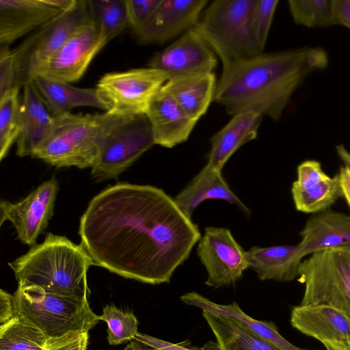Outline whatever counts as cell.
I'll return each instance as SVG.
<instances>
[{
    "label": "cell",
    "instance_id": "cell-1",
    "mask_svg": "<svg viewBox=\"0 0 350 350\" xmlns=\"http://www.w3.org/2000/svg\"><path fill=\"white\" fill-rule=\"evenodd\" d=\"M79 234L94 265L154 285L170 282L202 237L163 189L129 183L108 187L91 200Z\"/></svg>",
    "mask_w": 350,
    "mask_h": 350
},
{
    "label": "cell",
    "instance_id": "cell-2",
    "mask_svg": "<svg viewBox=\"0 0 350 350\" xmlns=\"http://www.w3.org/2000/svg\"><path fill=\"white\" fill-rule=\"evenodd\" d=\"M327 64L319 46L262 53L223 66L213 101L231 116L254 111L278 120L296 89Z\"/></svg>",
    "mask_w": 350,
    "mask_h": 350
},
{
    "label": "cell",
    "instance_id": "cell-3",
    "mask_svg": "<svg viewBox=\"0 0 350 350\" xmlns=\"http://www.w3.org/2000/svg\"><path fill=\"white\" fill-rule=\"evenodd\" d=\"M8 265L18 286H37L46 293L88 300L87 273L94 265L83 246L65 237L48 233Z\"/></svg>",
    "mask_w": 350,
    "mask_h": 350
},
{
    "label": "cell",
    "instance_id": "cell-4",
    "mask_svg": "<svg viewBox=\"0 0 350 350\" xmlns=\"http://www.w3.org/2000/svg\"><path fill=\"white\" fill-rule=\"evenodd\" d=\"M12 304L14 317L36 327L49 339L89 333L100 321L88 300L46 293L33 286H18Z\"/></svg>",
    "mask_w": 350,
    "mask_h": 350
},
{
    "label": "cell",
    "instance_id": "cell-5",
    "mask_svg": "<svg viewBox=\"0 0 350 350\" xmlns=\"http://www.w3.org/2000/svg\"><path fill=\"white\" fill-rule=\"evenodd\" d=\"M110 117L107 112L54 116L46 138L32 157L57 167H92Z\"/></svg>",
    "mask_w": 350,
    "mask_h": 350
},
{
    "label": "cell",
    "instance_id": "cell-6",
    "mask_svg": "<svg viewBox=\"0 0 350 350\" xmlns=\"http://www.w3.org/2000/svg\"><path fill=\"white\" fill-rule=\"evenodd\" d=\"M254 0H215L207 5L194 27L222 66L258 54L250 29Z\"/></svg>",
    "mask_w": 350,
    "mask_h": 350
},
{
    "label": "cell",
    "instance_id": "cell-7",
    "mask_svg": "<svg viewBox=\"0 0 350 350\" xmlns=\"http://www.w3.org/2000/svg\"><path fill=\"white\" fill-rule=\"evenodd\" d=\"M154 144L146 115L110 114L98 156L91 167L92 178L98 182L116 179Z\"/></svg>",
    "mask_w": 350,
    "mask_h": 350
},
{
    "label": "cell",
    "instance_id": "cell-8",
    "mask_svg": "<svg viewBox=\"0 0 350 350\" xmlns=\"http://www.w3.org/2000/svg\"><path fill=\"white\" fill-rule=\"evenodd\" d=\"M297 280L304 285L301 305L327 304L350 318V245L310 255Z\"/></svg>",
    "mask_w": 350,
    "mask_h": 350
},
{
    "label": "cell",
    "instance_id": "cell-9",
    "mask_svg": "<svg viewBox=\"0 0 350 350\" xmlns=\"http://www.w3.org/2000/svg\"><path fill=\"white\" fill-rule=\"evenodd\" d=\"M92 22L88 0H75L39 27L13 50L16 59L14 87L31 81L36 70L49 59L77 31Z\"/></svg>",
    "mask_w": 350,
    "mask_h": 350
},
{
    "label": "cell",
    "instance_id": "cell-10",
    "mask_svg": "<svg viewBox=\"0 0 350 350\" xmlns=\"http://www.w3.org/2000/svg\"><path fill=\"white\" fill-rule=\"evenodd\" d=\"M167 75L151 67L105 74L96 88L109 105L107 112L118 116L146 114Z\"/></svg>",
    "mask_w": 350,
    "mask_h": 350
},
{
    "label": "cell",
    "instance_id": "cell-11",
    "mask_svg": "<svg viewBox=\"0 0 350 350\" xmlns=\"http://www.w3.org/2000/svg\"><path fill=\"white\" fill-rule=\"evenodd\" d=\"M197 254L208 273L205 284L215 288L236 282L250 267L247 252L226 228H206Z\"/></svg>",
    "mask_w": 350,
    "mask_h": 350
},
{
    "label": "cell",
    "instance_id": "cell-12",
    "mask_svg": "<svg viewBox=\"0 0 350 350\" xmlns=\"http://www.w3.org/2000/svg\"><path fill=\"white\" fill-rule=\"evenodd\" d=\"M58 190V182L52 178L15 203L1 200L0 226L10 221L17 238L23 244L34 245L53 214Z\"/></svg>",
    "mask_w": 350,
    "mask_h": 350
},
{
    "label": "cell",
    "instance_id": "cell-13",
    "mask_svg": "<svg viewBox=\"0 0 350 350\" xmlns=\"http://www.w3.org/2000/svg\"><path fill=\"white\" fill-rule=\"evenodd\" d=\"M104 46L99 31L92 21L77 31L42 64L36 70L33 78L40 76L49 80L68 83L77 81Z\"/></svg>",
    "mask_w": 350,
    "mask_h": 350
},
{
    "label": "cell",
    "instance_id": "cell-14",
    "mask_svg": "<svg viewBox=\"0 0 350 350\" xmlns=\"http://www.w3.org/2000/svg\"><path fill=\"white\" fill-rule=\"evenodd\" d=\"M217 57L202 36L191 29L150 59L149 67L170 78L198 72H213Z\"/></svg>",
    "mask_w": 350,
    "mask_h": 350
},
{
    "label": "cell",
    "instance_id": "cell-15",
    "mask_svg": "<svg viewBox=\"0 0 350 350\" xmlns=\"http://www.w3.org/2000/svg\"><path fill=\"white\" fill-rule=\"evenodd\" d=\"M208 0H161L135 36L143 44H161L180 37L197 25Z\"/></svg>",
    "mask_w": 350,
    "mask_h": 350
},
{
    "label": "cell",
    "instance_id": "cell-16",
    "mask_svg": "<svg viewBox=\"0 0 350 350\" xmlns=\"http://www.w3.org/2000/svg\"><path fill=\"white\" fill-rule=\"evenodd\" d=\"M62 11L52 0H0V46H9Z\"/></svg>",
    "mask_w": 350,
    "mask_h": 350
},
{
    "label": "cell",
    "instance_id": "cell-17",
    "mask_svg": "<svg viewBox=\"0 0 350 350\" xmlns=\"http://www.w3.org/2000/svg\"><path fill=\"white\" fill-rule=\"evenodd\" d=\"M290 321L294 328L322 343L350 340V318L342 311L327 304L295 306Z\"/></svg>",
    "mask_w": 350,
    "mask_h": 350
},
{
    "label": "cell",
    "instance_id": "cell-18",
    "mask_svg": "<svg viewBox=\"0 0 350 350\" xmlns=\"http://www.w3.org/2000/svg\"><path fill=\"white\" fill-rule=\"evenodd\" d=\"M146 115L155 144L168 148L187 141L197 123L162 88L152 100Z\"/></svg>",
    "mask_w": 350,
    "mask_h": 350
},
{
    "label": "cell",
    "instance_id": "cell-19",
    "mask_svg": "<svg viewBox=\"0 0 350 350\" xmlns=\"http://www.w3.org/2000/svg\"><path fill=\"white\" fill-rule=\"evenodd\" d=\"M23 87L21 130L16 140V154L21 157H32L49 133L54 116L49 111L32 81Z\"/></svg>",
    "mask_w": 350,
    "mask_h": 350
},
{
    "label": "cell",
    "instance_id": "cell-20",
    "mask_svg": "<svg viewBox=\"0 0 350 350\" xmlns=\"http://www.w3.org/2000/svg\"><path fill=\"white\" fill-rule=\"evenodd\" d=\"M298 243L304 256L350 245V215L330 208L314 214L300 232Z\"/></svg>",
    "mask_w": 350,
    "mask_h": 350
},
{
    "label": "cell",
    "instance_id": "cell-21",
    "mask_svg": "<svg viewBox=\"0 0 350 350\" xmlns=\"http://www.w3.org/2000/svg\"><path fill=\"white\" fill-rule=\"evenodd\" d=\"M221 170L206 164L174 200L188 217L206 200H222L236 205L247 217L250 211L231 191L221 175Z\"/></svg>",
    "mask_w": 350,
    "mask_h": 350
},
{
    "label": "cell",
    "instance_id": "cell-22",
    "mask_svg": "<svg viewBox=\"0 0 350 350\" xmlns=\"http://www.w3.org/2000/svg\"><path fill=\"white\" fill-rule=\"evenodd\" d=\"M304 257L298 244L254 246L247 252L249 267L256 272L260 280L290 282L298 278Z\"/></svg>",
    "mask_w": 350,
    "mask_h": 350
},
{
    "label": "cell",
    "instance_id": "cell-23",
    "mask_svg": "<svg viewBox=\"0 0 350 350\" xmlns=\"http://www.w3.org/2000/svg\"><path fill=\"white\" fill-rule=\"evenodd\" d=\"M232 116L211 139L207 164L221 170L241 146L257 137L263 117L254 111H243Z\"/></svg>",
    "mask_w": 350,
    "mask_h": 350
},
{
    "label": "cell",
    "instance_id": "cell-24",
    "mask_svg": "<svg viewBox=\"0 0 350 350\" xmlns=\"http://www.w3.org/2000/svg\"><path fill=\"white\" fill-rule=\"evenodd\" d=\"M31 81L53 116L70 113L77 107H92L105 111L109 109V103L96 87L81 88L40 76L33 77Z\"/></svg>",
    "mask_w": 350,
    "mask_h": 350
},
{
    "label": "cell",
    "instance_id": "cell-25",
    "mask_svg": "<svg viewBox=\"0 0 350 350\" xmlns=\"http://www.w3.org/2000/svg\"><path fill=\"white\" fill-rule=\"evenodd\" d=\"M217 80L214 72L193 73L170 78L161 88L198 122L213 101Z\"/></svg>",
    "mask_w": 350,
    "mask_h": 350
},
{
    "label": "cell",
    "instance_id": "cell-26",
    "mask_svg": "<svg viewBox=\"0 0 350 350\" xmlns=\"http://www.w3.org/2000/svg\"><path fill=\"white\" fill-rule=\"evenodd\" d=\"M180 299L185 304L197 307L202 311L237 319L252 332L282 350H306L295 346L285 339L274 323L258 321L246 314L235 301L229 304H219L194 291L181 295Z\"/></svg>",
    "mask_w": 350,
    "mask_h": 350
},
{
    "label": "cell",
    "instance_id": "cell-27",
    "mask_svg": "<svg viewBox=\"0 0 350 350\" xmlns=\"http://www.w3.org/2000/svg\"><path fill=\"white\" fill-rule=\"evenodd\" d=\"M219 350H282L233 318L202 311Z\"/></svg>",
    "mask_w": 350,
    "mask_h": 350
},
{
    "label": "cell",
    "instance_id": "cell-28",
    "mask_svg": "<svg viewBox=\"0 0 350 350\" xmlns=\"http://www.w3.org/2000/svg\"><path fill=\"white\" fill-rule=\"evenodd\" d=\"M291 193L298 211L317 213L329 208L340 197H343L338 174L303 187L292 185Z\"/></svg>",
    "mask_w": 350,
    "mask_h": 350
},
{
    "label": "cell",
    "instance_id": "cell-29",
    "mask_svg": "<svg viewBox=\"0 0 350 350\" xmlns=\"http://www.w3.org/2000/svg\"><path fill=\"white\" fill-rule=\"evenodd\" d=\"M92 21L105 45L128 25L125 0H88Z\"/></svg>",
    "mask_w": 350,
    "mask_h": 350
},
{
    "label": "cell",
    "instance_id": "cell-30",
    "mask_svg": "<svg viewBox=\"0 0 350 350\" xmlns=\"http://www.w3.org/2000/svg\"><path fill=\"white\" fill-rule=\"evenodd\" d=\"M49 340L38 329L16 317L0 325V350H45Z\"/></svg>",
    "mask_w": 350,
    "mask_h": 350
},
{
    "label": "cell",
    "instance_id": "cell-31",
    "mask_svg": "<svg viewBox=\"0 0 350 350\" xmlns=\"http://www.w3.org/2000/svg\"><path fill=\"white\" fill-rule=\"evenodd\" d=\"M20 88L14 87L0 96V160L16 142L21 130Z\"/></svg>",
    "mask_w": 350,
    "mask_h": 350
},
{
    "label": "cell",
    "instance_id": "cell-32",
    "mask_svg": "<svg viewBox=\"0 0 350 350\" xmlns=\"http://www.w3.org/2000/svg\"><path fill=\"white\" fill-rule=\"evenodd\" d=\"M288 6L297 25L308 28L336 25L334 0H290Z\"/></svg>",
    "mask_w": 350,
    "mask_h": 350
},
{
    "label": "cell",
    "instance_id": "cell-33",
    "mask_svg": "<svg viewBox=\"0 0 350 350\" xmlns=\"http://www.w3.org/2000/svg\"><path fill=\"white\" fill-rule=\"evenodd\" d=\"M99 319L107 325V339L110 345L134 340L139 333L138 321L133 312L122 310L114 305L104 306Z\"/></svg>",
    "mask_w": 350,
    "mask_h": 350
},
{
    "label": "cell",
    "instance_id": "cell-34",
    "mask_svg": "<svg viewBox=\"0 0 350 350\" xmlns=\"http://www.w3.org/2000/svg\"><path fill=\"white\" fill-rule=\"evenodd\" d=\"M278 0H254L250 18L252 39L260 53H263Z\"/></svg>",
    "mask_w": 350,
    "mask_h": 350
},
{
    "label": "cell",
    "instance_id": "cell-35",
    "mask_svg": "<svg viewBox=\"0 0 350 350\" xmlns=\"http://www.w3.org/2000/svg\"><path fill=\"white\" fill-rule=\"evenodd\" d=\"M161 0H125L128 25L137 36L149 21Z\"/></svg>",
    "mask_w": 350,
    "mask_h": 350
},
{
    "label": "cell",
    "instance_id": "cell-36",
    "mask_svg": "<svg viewBox=\"0 0 350 350\" xmlns=\"http://www.w3.org/2000/svg\"><path fill=\"white\" fill-rule=\"evenodd\" d=\"M16 81V59L9 46H0V96L13 88Z\"/></svg>",
    "mask_w": 350,
    "mask_h": 350
},
{
    "label": "cell",
    "instance_id": "cell-37",
    "mask_svg": "<svg viewBox=\"0 0 350 350\" xmlns=\"http://www.w3.org/2000/svg\"><path fill=\"white\" fill-rule=\"evenodd\" d=\"M89 333H70L58 338L50 339L45 350H87Z\"/></svg>",
    "mask_w": 350,
    "mask_h": 350
},
{
    "label": "cell",
    "instance_id": "cell-38",
    "mask_svg": "<svg viewBox=\"0 0 350 350\" xmlns=\"http://www.w3.org/2000/svg\"><path fill=\"white\" fill-rule=\"evenodd\" d=\"M146 346L161 350H195L178 343H173L148 334L138 333L134 340Z\"/></svg>",
    "mask_w": 350,
    "mask_h": 350
},
{
    "label": "cell",
    "instance_id": "cell-39",
    "mask_svg": "<svg viewBox=\"0 0 350 350\" xmlns=\"http://www.w3.org/2000/svg\"><path fill=\"white\" fill-rule=\"evenodd\" d=\"M336 25L350 29V0H334Z\"/></svg>",
    "mask_w": 350,
    "mask_h": 350
},
{
    "label": "cell",
    "instance_id": "cell-40",
    "mask_svg": "<svg viewBox=\"0 0 350 350\" xmlns=\"http://www.w3.org/2000/svg\"><path fill=\"white\" fill-rule=\"evenodd\" d=\"M14 318L12 295L0 290V324L3 325Z\"/></svg>",
    "mask_w": 350,
    "mask_h": 350
},
{
    "label": "cell",
    "instance_id": "cell-41",
    "mask_svg": "<svg viewBox=\"0 0 350 350\" xmlns=\"http://www.w3.org/2000/svg\"><path fill=\"white\" fill-rule=\"evenodd\" d=\"M340 177L343 197L350 208V170L345 166H342L338 173Z\"/></svg>",
    "mask_w": 350,
    "mask_h": 350
},
{
    "label": "cell",
    "instance_id": "cell-42",
    "mask_svg": "<svg viewBox=\"0 0 350 350\" xmlns=\"http://www.w3.org/2000/svg\"><path fill=\"white\" fill-rule=\"evenodd\" d=\"M336 150L339 158L345 164L344 166L350 170V152L342 144L337 145Z\"/></svg>",
    "mask_w": 350,
    "mask_h": 350
},
{
    "label": "cell",
    "instance_id": "cell-43",
    "mask_svg": "<svg viewBox=\"0 0 350 350\" xmlns=\"http://www.w3.org/2000/svg\"><path fill=\"white\" fill-rule=\"evenodd\" d=\"M123 350H161L143 345L136 340L129 342Z\"/></svg>",
    "mask_w": 350,
    "mask_h": 350
},
{
    "label": "cell",
    "instance_id": "cell-44",
    "mask_svg": "<svg viewBox=\"0 0 350 350\" xmlns=\"http://www.w3.org/2000/svg\"><path fill=\"white\" fill-rule=\"evenodd\" d=\"M323 344H327L335 350H350V340L344 342H325Z\"/></svg>",
    "mask_w": 350,
    "mask_h": 350
},
{
    "label": "cell",
    "instance_id": "cell-45",
    "mask_svg": "<svg viewBox=\"0 0 350 350\" xmlns=\"http://www.w3.org/2000/svg\"><path fill=\"white\" fill-rule=\"evenodd\" d=\"M323 345L325 347V348H326V349H327V350H335V349H334L332 347H330L329 345H327V344H323Z\"/></svg>",
    "mask_w": 350,
    "mask_h": 350
}]
</instances>
